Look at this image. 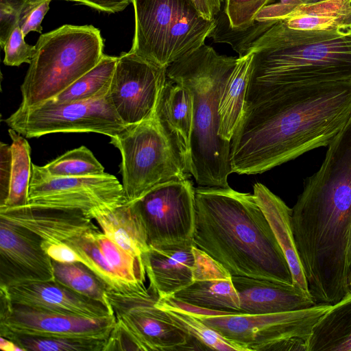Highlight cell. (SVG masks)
Here are the masks:
<instances>
[{
  "label": "cell",
  "instance_id": "1",
  "mask_svg": "<svg viewBox=\"0 0 351 351\" xmlns=\"http://www.w3.org/2000/svg\"><path fill=\"white\" fill-rule=\"evenodd\" d=\"M351 116V79L295 85L249 84L230 141L232 173H262L328 146Z\"/></svg>",
  "mask_w": 351,
  "mask_h": 351
},
{
  "label": "cell",
  "instance_id": "2",
  "mask_svg": "<svg viewBox=\"0 0 351 351\" xmlns=\"http://www.w3.org/2000/svg\"><path fill=\"white\" fill-rule=\"evenodd\" d=\"M220 43L239 57L253 52L249 84L295 85L351 79V25L295 29L282 20L255 21L243 31L228 25Z\"/></svg>",
  "mask_w": 351,
  "mask_h": 351
},
{
  "label": "cell",
  "instance_id": "3",
  "mask_svg": "<svg viewBox=\"0 0 351 351\" xmlns=\"http://www.w3.org/2000/svg\"><path fill=\"white\" fill-rule=\"evenodd\" d=\"M193 245L232 276L293 284L285 256L253 194L195 188Z\"/></svg>",
  "mask_w": 351,
  "mask_h": 351
},
{
  "label": "cell",
  "instance_id": "4",
  "mask_svg": "<svg viewBox=\"0 0 351 351\" xmlns=\"http://www.w3.org/2000/svg\"><path fill=\"white\" fill-rule=\"evenodd\" d=\"M238 58L219 55L202 45L171 64L167 77L193 99L190 174L203 186L228 187L230 142L219 135V104Z\"/></svg>",
  "mask_w": 351,
  "mask_h": 351
},
{
  "label": "cell",
  "instance_id": "5",
  "mask_svg": "<svg viewBox=\"0 0 351 351\" xmlns=\"http://www.w3.org/2000/svg\"><path fill=\"white\" fill-rule=\"evenodd\" d=\"M21 86V106L52 99L95 66L104 56V40L93 25H64L41 34Z\"/></svg>",
  "mask_w": 351,
  "mask_h": 351
},
{
  "label": "cell",
  "instance_id": "6",
  "mask_svg": "<svg viewBox=\"0 0 351 351\" xmlns=\"http://www.w3.org/2000/svg\"><path fill=\"white\" fill-rule=\"evenodd\" d=\"M135 29L130 52L167 68L204 44L216 26L191 0H132Z\"/></svg>",
  "mask_w": 351,
  "mask_h": 351
},
{
  "label": "cell",
  "instance_id": "7",
  "mask_svg": "<svg viewBox=\"0 0 351 351\" xmlns=\"http://www.w3.org/2000/svg\"><path fill=\"white\" fill-rule=\"evenodd\" d=\"M121 155L126 202H134L156 186L188 177L181 159L154 118L128 125L110 137Z\"/></svg>",
  "mask_w": 351,
  "mask_h": 351
},
{
  "label": "cell",
  "instance_id": "8",
  "mask_svg": "<svg viewBox=\"0 0 351 351\" xmlns=\"http://www.w3.org/2000/svg\"><path fill=\"white\" fill-rule=\"evenodd\" d=\"M108 297L116 324L104 351L189 350V336L156 306L157 297L149 291L130 294L108 291Z\"/></svg>",
  "mask_w": 351,
  "mask_h": 351
},
{
  "label": "cell",
  "instance_id": "9",
  "mask_svg": "<svg viewBox=\"0 0 351 351\" xmlns=\"http://www.w3.org/2000/svg\"><path fill=\"white\" fill-rule=\"evenodd\" d=\"M4 121L27 138L58 132H95L113 137L128 126L117 115L108 94L84 101L49 99L32 107L19 106Z\"/></svg>",
  "mask_w": 351,
  "mask_h": 351
},
{
  "label": "cell",
  "instance_id": "10",
  "mask_svg": "<svg viewBox=\"0 0 351 351\" xmlns=\"http://www.w3.org/2000/svg\"><path fill=\"white\" fill-rule=\"evenodd\" d=\"M331 305L281 313L207 315L192 313L239 351L271 350L277 343L293 338L308 341L313 327Z\"/></svg>",
  "mask_w": 351,
  "mask_h": 351
},
{
  "label": "cell",
  "instance_id": "11",
  "mask_svg": "<svg viewBox=\"0 0 351 351\" xmlns=\"http://www.w3.org/2000/svg\"><path fill=\"white\" fill-rule=\"evenodd\" d=\"M132 203L143 223L149 247L193 245L195 188L189 177L159 184Z\"/></svg>",
  "mask_w": 351,
  "mask_h": 351
},
{
  "label": "cell",
  "instance_id": "12",
  "mask_svg": "<svg viewBox=\"0 0 351 351\" xmlns=\"http://www.w3.org/2000/svg\"><path fill=\"white\" fill-rule=\"evenodd\" d=\"M125 202L123 185L113 175L53 176L32 163L29 204L80 210L88 216L95 209Z\"/></svg>",
  "mask_w": 351,
  "mask_h": 351
},
{
  "label": "cell",
  "instance_id": "13",
  "mask_svg": "<svg viewBox=\"0 0 351 351\" xmlns=\"http://www.w3.org/2000/svg\"><path fill=\"white\" fill-rule=\"evenodd\" d=\"M167 68L130 52L117 58L108 96L127 125L152 119L167 81Z\"/></svg>",
  "mask_w": 351,
  "mask_h": 351
},
{
  "label": "cell",
  "instance_id": "14",
  "mask_svg": "<svg viewBox=\"0 0 351 351\" xmlns=\"http://www.w3.org/2000/svg\"><path fill=\"white\" fill-rule=\"evenodd\" d=\"M0 298V335L107 339L116 324L114 315L90 318L12 304L1 293Z\"/></svg>",
  "mask_w": 351,
  "mask_h": 351
},
{
  "label": "cell",
  "instance_id": "15",
  "mask_svg": "<svg viewBox=\"0 0 351 351\" xmlns=\"http://www.w3.org/2000/svg\"><path fill=\"white\" fill-rule=\"evenodd\" d=\"M54 280L51 258L35 232L0 217V286Z\"/></svg>",
  "mask_w": 351,
  "mask_h": 351
},
{
  "label": "cell",
  "instance_id": "16",
  "mask_svg": "<svg viewBox=\"0 0 351 351\" xmlns=\"http://www.w3.org/2000/svg\"><path fill=\"white\" fill-rule=\"evenodd\" d=\"M0 293L12 304L39 310L90 318L114 315L103 303L76 293L55 280L0 286Z\"/></svg>",
  "mask_w": 351,
  "mask_h": 351
},
{
  "label": "cell",
  "instance_id": "17",
  "mask_svg": "<svg viewBox=\"0 0 351 351\" xmlns=\"http://www.w3.org/2000/svg\"><path fill=\"white\" fill-rule=\"evenodd\" d=\"M0 217L38 234L42 243H65L87 232L99 230L84 211L40 206L0 207Z\"/></svg>",
  "mask_w": 351,
  "mask_h": 351
},
{
  "label": "cell",
  "instance_id": "18",
  "mask_svg": "<svg viewBox=\"0 0 351 351\" xmlns=\"http://www.w3.org/2000/svg\"><path fill=\"white\" fill-rule=\"evenodd\" d=\"M240 301V313L268 314L304 309L316 304L294 284L232 276Z\"/></svg>",
  "mask_w": 351,
  "mask_h": 351
},
{
  "label": "cell",
  "instance_id": "19",
  "mask_svg": "<svg viewBox=\"0 0 351 351\" xmlns=\"http://www.w3.org/2000/svg\"><path fill=\"white\" fill-rule=\"evenodd\" d=\"M154 118L178 153L186 173H190L193 99L189 91L167 78Z\"/></svg>",
  "mask_w": 351,
  "mask_h": 351
},
{
  "label": "cell",
  "instance_id": "20",
  "mask_svg": "<svg viewBox=\"0 0 351 351\" xmlns=\"http://www.w3.org/2000/svg\"><path fill=\"white\" fill-rule=\"evenodd\" d=\"M193 246H149L143 254L148 289L157 298L171 297L193 281Z\"/></svg>",
  "mask_w": 351,
  "mask_h": 351
},
{
  "label": "cell",
  "instance_id": "21",
  "mask_svg": "<svg viewBox=\"0 0 351 351\" xmlns=\"http://www.w3.org/2000/svg\"><path fill=\"white\" fill-rule=\"evenodd\" d=\"M253 195L263 211L290 267L293 284L311 295L296 249L292 223V208L261 183L253 186Z\"/></svg>",
  "mask_w": 351,
  "mask_h": 351
},
{
  "label": "cell",
  "instance_id": "22",
  "mask_svg": "<svg viewBox=\"0 0 351 351\" xmlns=\"http://www.w3.org/2000/svg\"><path fill=\"white\" fill-rule=\"evenodd\" d=\"M88 216L121 248L143 260L149 249L145 229L133 203L124 202L91 211Z\"/></svg>",
  "mask_w": 351,
  "mask_h": 351
},
{
  "label": "cell",
  "instance_id": "23",
  "mask_svg": "<svg viewBox=\"0 0 351 351\" xmlns=\"http://www.w3.org/2000/svg\"><path fill=\"white\" fill-rule=\"evenodd\" d=\"M308 351H351V293L330 306L307 341Z\"/></svg>",
  "mask_w": 351,
  "mask_h": 351
},
{
  "label": "cell",
  "instance_id": "24",
  "mask_svg": "<svg viewBox=\"0 0 351 351\" xmlns=\"http://www.w3.org/2000/svg\"><path fill=\"white\" fill-rule=\"evenodd\" d=\"M253 52L239 57L221 93L219 104V135L230 142L245 106L252 71Z\"/></svg>",
  "mask_w": 351,
  "mask_h": 351
},
{
  "label": "cell",
  "instance_id": "25",
  "mask_svg": "<svg viewBox=\"0 0 351 351\" xmlns=\"http://www.w3.org/2000/svg\"><path fill=\"white\" fill-rule=\"evenodd\" d=\"M204 309L240 313V301L232 275L193 280L171 296Z\"/></svg>",
  "mask_w": 351,
  "mask_h": 351
},
{
  "label": "cell",
  "instance_id": "26",
  "mask_svg": "<svg viewBox=\"0 0 351 351\" xmlns=\"http://www.w3.org/2000/svg\"><path fill=\"white\" fill-rule=\"evenodd\" d=\"M99 231L87 232L67 241L90 268L106 285L108 291L130 294L147 292L148 289H138L123 280L107 262L94 239V234Z\"/></svg>",
  "mask_w": 351,
  "mask_h": 351
},
{
  "label": "cell",
  "instance_id": "27",
  "mask_svg": "<svg viewBox=\"0 0 351 351\" xmlns=\"http://www.w3.org/2000/svg\"><path fill=\"white\" fill-rule=\"evenodd\" d=\"M8 134L12 139V164L9 195L0 207L12 208L28 203L29 189L32 176L31 148L23 136L10 128Z\"/></svg>",
  "mask_w": 351,
  "mask_h": 351
},
{
  "label": "cell",
  "instance_id": "28",
  "mask_svg": "<svg viewBox=\"0 0 351 351\" xmlns=\"http://www.w3.org/2000/svg\"><path fill=\"white\" fill-rule=\"evenodd\" d=\"M117 58L104 54L95 66L52 99L58 102L76 101L107 95Z\"/></svg>",
  "mask_w": 351,
  "mask_h": 351
},
{
  "label": "cell",
  "instance_id": "29",
  "mask_svg": "<svg viewBox=\"0 0 351 351\" xmlns=\"http://www.w3.org/2000/svg\"><path fill=\"white\" fill-rule=\"evenodd\" d=\"M52 265L56 282L76 293L103 303L112 311L108 300L107 287L85 264L62 263L52 260Z\"/></svg>",
  "mask_w": 351,
  "mask_h": 351
},
{
  "label": "cell",
  "instance_id": "30",
  "mask_svg": "<svg viewBox=\"0 0 351 351\" xmlns=\"http://www.w3.org/2000/svg\"><path fill=\"white\" fill-rule=\"evenodd\" d=\"M155 304L162 309L169 320L183 330L197 345L213 350H235L238 348L219 335L213 329L209 328L191 312L181 309L157 298Z\"/></svg>",
  "mask_w": 351,
  "mask_h": 351
},
{
  "label": "cell",
  "instance_id": "31",
  "mask_svg": "<svg viewBox=\"0 0 351 351\" xmlns=\"http://www.w3.org/2000/svg\"><path fill=\"white\" fill-rule=\"evenodd\" d=\"M94 239L107 262L123 280L138 289H147L142 259L121 248L102 231L97 232Z\"/></svg>",
  "mask_w": 351,
  "mask_h": 351
},
{
  "label": "cell",
  "instance_id": "32",
  "mask_svg": "<svg viewBox=\"0 0 351 351\" xmlns=\"http://www.w3.org/2000/svg\"><path fill=\"white\" fill-rule=\"evenodd\" d=\"M23 351H104L107 339L51 337L7 333Z\"/></svg>",
  "mask_w": 351,
  "mask_h": 351
},
{
  "label": "cell",
  "instance_id": "33",
  "mask_svg": "<svg viewBox=\"0 0 351 351\" xmlns=\"http://www.w3.org/2000/svg\"><path fill=\"white\" fill-rule=\"evenodd\" d=\"M53 176L82 177L104 174V167L85 146L69 150L43 166Z\"/></svg>",
  "mask_w": 351,
  "mask_h": 351
},
{
  "label": "cell",
  "instance_id": "34",
  "mask_svg": "<svg viewBox=\"0 0 351 351\" xmlns=\"http://www.w3.org/2000/svg\"><path fill=\"white\" fill-rule=\"evenodd\" d=\"M275 0H226L224 12L229 27L236 31L247 29L254 25L258 12Z\"/></svg>",
  "mask_w": 351,
  "mask_h": 351
},
{
  "label": "cell",
  "instance_id": "35",
  "mask_svg": "<svg viewBox=\"0 0 351 351\" xmlns=\"http://www.w3.org/2000/svg\"><path fill=\"white\" fill-rule=\"evenodd\" d=\"M25 36L19 25L11 32L4 47L3 63L7 66H19L23 63L30 64L35 53V45L25 43Z\"/></svg>",
  "mask_w": 351,
  "mask_h": 351
},
{
  "label": "cell",
  "instance_id": "36",
  "mask_svg": "<svg viewBox=\"0 0 351 351\" xmlns=\"http://www.w3.org/2000/svg\"><path fill=\"white\" fill-rule=\"evenodd\" d=\"M51 0H27L21 12L19 25L24 36L30 32L41 33V23L49 10Z\"/></svg>",
  "mask_w": 351,
  "mask_h": 351
},
{
  "label": "cell",
  "instance_id": "37",
  "mask_svg": "<svg viewBox=\"0 0 351 351\" xmlns=\"http://www.w3.org/2000/svg\"><path fill=\"white\" fill-rule=\"evenodd\" d=\"M27 0H0V45L3 48L19 18Z\"/></svg>",
  "mask_w": 351,
  "mask_h": 351
},
{
  "label": "cell",
  "instance_id": "38",
  "mask_svg": "<svg viewBox=\"0 0 351 351\" xmlns=\"http://www.w3.org/2000/svg\"><path fill=\"white\" fill-rule=\"evenodd\" d=\"M323 0H275L263 8L256 15L255 21L276 22L293 14L301 5H311Z\"/></svg>",
  "mask_w": 351,
  "mask_h": 351
},
{
  "label": "cell",
  "instance_id": "39",
  "mask_svg": "<svg viewBox=\"0 0 351 351\" xmlns=\"http://www.w3.org/2000/svg\"><path fill=\"white\" fill-rule=\"evenodd\" d=\"M12 155L11 146L0 143V206L7 199L11 181Z\"/></svg>",
  "mask_w": 351,
  "mask_h": 351
},
{
  "label": "cell",
  "instance_id": "40",
  "mask_svg": "<svg viewBox=\"0 0 351 351\" xmlns=\"http://www.w3.org/2000/svg\"><path fill=\"white\" fill-rule=\"evenodd\" d=\"M42 247L53 261L62 263H82L84 264L82 257L65 243H42Z\"/></svg>",
  "mask_w": 351,
  "mask_h": 351
},
{
  "label": "cell",
  "instance_id": "41",
  "mask_svg": "<svg viewBox=\"0 0 351 351\" xmlns=\"http://www.w3.org/2000/svg\"><path fill=\"white\" fill-rule=\"evenodd\" d=\"M83 5L99 11L114 13L123 10L132 0H81Z\"/></svg>",
  "mask_w": 351,
  "mask_h": 351
},
{
  "label": "cell",
  "instance_id": "42",
  "mask_svg": "<svg viewBox=\"0 0 351 351\" xmlns=\"http://www.w3.org/2000/svg\"><path fill=\"white\" fill-rule=\"evenodd\" d=\"M202 17L208 21L216 19L223 0H191Z\"/></svg>",
  "mask_w": 351,
  "mask_h": 351
},
{
  "label": "cell",
  "instance_id": "43",
  "mask_svg": "<svg viewBox=\"0 0 351 351\" xmlns=\"http://www.w3.org/2000/svg\"><path fill=\"white\" fill-rule=\"evenodd\" d=\"M0 349L4 351H23L14 341L2 336L0 338Z\"/></svg>",
  "mask_w": 351,
  "mask_h": 351
},
{
  "label": "cell",
  "instance_id": "44",
  "mask_svg": "<svg viewBox=\"0 0 351 351\" xmlns=\"http://www.w3.org/2000/svg\"><path fill=\"white\" fill-rule=\"evenodd\" d=\"M347 261H348V265L349 269L350 270V267H351V230H350V234L348 248Z\"/></svg>",
  "mask_w": 351,
  "mask_h": 351
},
{
  "label": "cell",
  "instance_id": "45",
  "mask_svg": "<svg viewBox=\"0 0 351 351\" xmlns=\"http://www.w3.org/2000/svg\"><path fill=\"white\" fill-rule=\"evenodd\" d=\"M345 23L351 25V4L346 11Z\"/></svg>",
  "mask_w": 351,
  "mask_h": 351
},
{
  "label": "cell",
  "instance_id": "46",
  "mask_svg": "<svg viewBox=\"0 0 351 351\" xmlns=\"http://www.w3.org/2000/svg\"><path fill=\"white\" fill-rule=\"evenodd\" d=\"M349 289H350V293H351V267H350V275H349Z\"/></svg>",
  "mask_w": 351,
  "mask_h": 351
},
{
  "label": "cell",
  "instance_id": "47",
  "mask_svg": "<svg viewBox=\"0 0 351 351\" xmlns=\"http://www.w3.org/2000/svg\"><path fill=\"white\" fill-rule=\"evenodd\" d=\"M64 1H74V2H77V3H80L82 4V2L81 0H64Z\"/></svg>",
  "mask_w": 351,
  "mask_h": 351
},
{
  "label": "cell",
  "instance_id": "48",
  "mask_svg": "<svg viewBox=\"0 0 351 351\" xmlns=\"http://www.w3.org/2000/svg\"><path fill=\"white\" fill-rule=\"evenodd\" d=\"M351 1V0H350Z\"/></svg>",
  "mask_w": 351,
  "mask_h": 351
}]
</instances>
